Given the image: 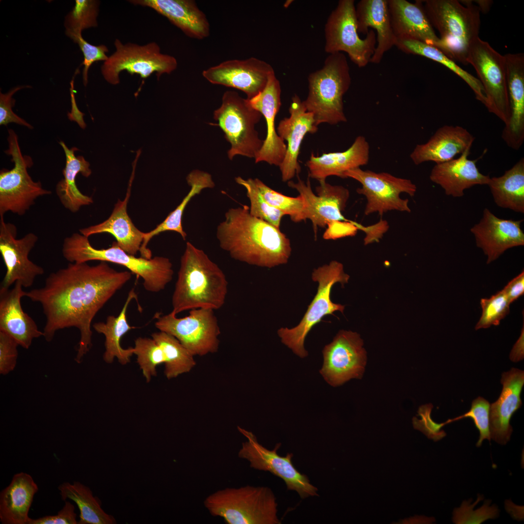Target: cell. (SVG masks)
<instances>
[{"label":"cell","mask_w":524,"mask_h":524,"mask_svg":"<svg viewBox=\"0 0 524 524\" xmlns=\"http://www.w3.org/2000/svg\"><path fill=\"white\" fill-rule=\"evenodd\" d=\"M65 501L64 506L56 515L31 518L28 524H78L74 506L69 501Z\"/></svg>","instance_id":"52"},{"label":"cell","mask_w":524,"mask_h":524,"mask_svg":"<svg viewBox=\"0 0 524 524\" xmlns=\"http://www.w3.org/2000/svg\"><path fill=\"white\" fill-rule=\"evenodd\" d=\"M38 487L25 472L14 475L9 485L0 493V521L2 524H28V514Z\"/></svg>","instance_id":"34"},{"label":"cell","mask_w":524,"mask_h":524,"mask_svg":"<svg viewBox=\"0 0 524 524\" xmlns=\"http://www.w3.org/2000/svg\"><path fill=\"white\" fill-rule=\"evenodd\" d=\"M273 72L274 69L268 63L250 57L224 61L203 70L202 76L212 84L240 90L250 99L263 90Z\"/></svg>","instance_id":"20"},{"label":"cell","mask_w":524,"mask_h":524,"mask_svg":"<svg viewBox=\"0 0 524 524\" xmlns=\"http://www.w3.org/2000/svg\"><path fill=\"white\" fill-rule=\"evenodd\" d=\"M290 116L281 120L277 127L278 136L287 141V150L279 166L283 182L290 181L301 171L298 158L305 136L318 130L313 114L308 111L304 101L296 95L292 98L289 108Z\"/></svg>","instance_id":"21"},{"label":"cell","mask_w":524,"mask_h":524,"mask_svg":"<svg viewBox=\"0 0 524 524\" xmlns=\"http://www.w3.org/2000/svg\"><path fill=\"white\" fill-rule=\"evenodd\" d=\"M254 181L264 199L271 206L289 215L293 222L307 219L305 202L300 195L295 197L286 196L270 188L258 178L254 179Z\"/></svg>","instance_id":"42"},{"label":"cell","mask_w":524,"mask_h":524,"mask_svg":"<svg viewBox=\"0 0 524 524\" xmlns=\"http://www.w3.org/2000/svg\"><path fill=\"white\" fill-rule=\"evenodd\" d=\"M61 498L74 501L80 512L78 524H115V517L101 508L100 499L93 495L90 489L79 481L65 482L58 487Z\"/></svg>","instance_id":"39"},{"label":"cell","mask_w":524,"mask_h":524,"mask_svg":"<svg viewBox=\"0 0 524 524\" xmlns=\"http://www.w3.org/2000/svg\"><path fill=\"white\" fill-rule=\"evenodd\" d=\"M136 297L137 295L132 288L117 316L109 315L105 322H98L93 325L94 329L105 337L103 359L107 363H112L114 359L116 358L121 364L126 365L130 362L131 358L133 355V347L123 348L120 344V341L126 333L135 328L129 324L126 313L129 304Z\"/></svg>","instance_id":"36"},{"label":"cell","mask_w":524,"mask_h":524,"mask_svg":"<svg viewBox=\"0 0 524 524\" xmlns=\"http://www.w3.org/2000/svg\"><path fill=\"white\" fill-rule=\"evenodd\" d=\"M216 234L223 250L233 259L249 264L272 268L286 263L291 254L285 234L251 215L246 205L228 209Z\"/></svg>","instance_id":"2"},{"label":"cell","mask_w":524,"mask_h":524,"mask_svg":"<svg viewBox=\"0 0 524 524\" xmlns=\"http://www.w3.org/2000/svg\"><path fill=\"white\" fill-rule=\"evenodd\" d=\"M480 304L482 313L475 325V330L499 325L510 312V303L503 290L489 298H481Z\"/></svg>","instance_id":"46"},{"label":"cell","mask_w":524,"mask_h":524,"mask_svg":"<svg viewBox=\"0 0 524 524\" xmlns=\"http://www.w3.org/2000/svg\"><path fill=\"white\" fill-rule=\"evenodd\" d=\"M369 156V143L365 137L360 135L344 151L324 153L319 156L311 153L306 165L309 169V177L319 181H326L330 176L344 178L346 171L367 164Z\"/></svg>","instance_id":"30"},{"label":"cell","mask_w":524,"mask_h":524,"mask_svg":"<svg viewBox=\"0 0 524 524\" xmlns=\"http://www.w3.org/2000/svg\"><path fill=\"white\" fill-rule=\"evenodd\" d=\"M432 406L426 404L421 406L418 411V415L421 417L418 419L416 417L412 419L414 428L425 434L428 438L437 441L445 435V432L440 429L444 425L443 423L437 424L432 421L430 413Z\"/></svg>","instance_id":"50"},{"label":"cell","mask_w":524,"mask_h":524,"mask_svg":"<svg viewBox=\"0 0 524 524\" xmlns=\"http://www.w3.org/2000/svg\"><path fill=\"white\" fill-rule=\"evenodd\" d=\"M106 262L95 265L69 262L51 273L41 287L25 291V296L41 304L46 318L43 337L48 342L66 328H77L80 339L75 360L81 363L92 346L91 324L95 316L131 278Z\"/></svg>","instance_id":"1"},{"label":"cell","mask_w":524,"mask_h":524,"mask_svg":"<svg viewBox=\"0 0 524 524\" xmlns=\"http://www.w3.org/2000/svg\"><path fill=\"white\" fill-rule=\"evenodd\" d=\"M503 388L498 399L490 408L491 438L500 444L510 438L512 428L509 422L513 413L522 404L520 394L524 384V371L512 368L502 374Z\"/></svg>","instance_id":"25"},{"label":"cell","mask_w":524,"mask_h":524,"mask_svg":"<svg viewBox=\"0 0 524 524\" xmlns=\"http://www.w3.org/2000/svg\"><path fill=\"white\" fill-rule=\"evenodd\" d=\"M59 144L65 152L66 162L63 170L64 178L57 184L56 192L63 206L70 212L75 213L82 207L93 203V198L81 193L76 183V178L78 174L88 177L92 171L89 168V163L83 156H75V152L78 150L77 148L73 147L69 149L61 141Z\"/></svg>","instance_id":"35"},{"label":"cell","mask_w":524,"mask_h":524,"mask_svg":"<svg viewBox=\"0 0 524 524\" xmlns=\"http://www.w3.org/2000/svg\"><path fill=\"white\" fill-rule=\"evenodd\" d=\"M393 33L396 40L411 39L437 48L436 35L424 10L422 0H388Z\"/></svg>","instance_id":"28"},{"label":"cell","mask_w":524,"mask_h":524,"mask_svg":"<svg viewBox=\"0 0 524 524\" xmlns=\"http://www.w3.org/2000/svg\"><path fill=\"white\" fill-rule=\"evenodd\" d=\"M510 304L518 299L524 293V272L511 280L503 289Z\"/></svg>","instance_id":"53"},{"label":"cell","mask_w":524,"mask_h":524,"mask_svg":"<svg viewBox=\"0 0 524 524\" xmlns=\"http://www.w3.org/2000/svg\"><path fill=\"white\" fill-rule=\"evenodd\" d=\"M298 177L297 182L288 181L289 187L295 189L303 198L306 218L311 220L314 229L324 228L337 222H352L343 214L349 197V192L341 185H332L326 181H319L312 191L309 178L305 182Z\"/></svg>","instance_id":"19"},{"label":"cell","mask_w":524,"mask_h":524,"mask_svg":"<svg viewBox=\"0 0 524 524\" xmlns=\"http://www.w3.org/2000/svg\"><path fill=\"white\" fill-rule=\"evenodd\" d=\"M504 57L510 116L502 138L508 147L519 150L524 141V54L508 53Z\"/></svg>","instance_id":"24"},{"label":"cell","mask_w":524,"mask_h":524,"mask_svg":"<svg viewBox=\"0 0 524 524\" xmlns=\"http://www.w3.org/2000/svg\"><path fill=\"white\" fill-rule=\"evenodd\" d=\"M470 149L459 158L436 164L432 168L430 180L440 186L446 195L460 197L466 189L476 185H488L491 178L479 172L476 160L468 159Z\"/></svg>","instance_id":"29"},{"label":"cell","mask_w":524,"mask_h":524,"mask_svg":"<svg viewBox=\"0 0 524 524\" xmlns=\"http://www.w3.org/2000/svg\"><path fill=\"white\" fill-rule=\"evenodd\" d=\"M17 229L0 218V253L6 267L0 287L9 288L18 281L25 288L31 287L36 278L44 273V269L29 258L38 241L33 232L16 239Z\"/></svg>","instance_id":"17"},{"label":"cell","mask_w":524,"mask_h":524,"mask_svg":"<svg viewBox=\"0 0 524 524\" xmlns=\"http://www.w3.org/2000/svg\"><path fill=\"white\" fill-rule=\"evenodd\" d=\"M522 222L499 218L488 208L484 209L479 222L470 230L476 246L487 256V264L495 261L507 250L524 245Z\"/></svg>","instance_id":"23"},{"label":"cell","mask_w":524,"mask_h":524,"mask_svg":"<svg viewBox=\"0 0 524 524\" xmlns=\"http://www.w3.org/2000/svg\"><path fill=\"white\" fill-rule=\"evenodd\" d=\"M181 318L171 311L156 317L155 327L175 337L193 356L217 351L220 334L213 310L196 309Z\"/></svg>","instance_id":"13"},{"label":"cell","mask_w":524,"mask_h":524,"mask_svg":"<svg viewBox=\"0 0 524 524\" xmlns=\"http://www.w3.org/2000/svg\"><path fill=\"white\" fill-rule=\"evenodd\" d=\"M204 505L228 524H280L276 497L267 487L226 488L209 495Z\"/></svg>","instance_id":"7"},{"label":"cell","mask_w":524,"mask_h":524,"mask_svg":"<svg viewBox=\"0 0 524 524\" xmlns=\"http://www.w3.org/2000/svg\"><path fill=\"white\" fill-rule=\"evenodd\" d=\"M349 278V276L344 272L343 264L336 261L314 269L312 279L318 283L317 292L304 316L296 327L281 328L278 331L282 343L295 354L302 358L306 357L308 352L304 344L309 332L325 316L332 314L336 311L343 312L344 306L333 303L330 293L334 284L340 282L344 285L348 282Z\"/></svg>","instance_id":"8"},{"label":"cell","mask_w":524,"mask_h":524,"mask_svg":"<svg viewBox=\"0 0 524 524\" xmlns=\"http://www.w3.org/2000/svg\"><path fill=\"white\" fill-rule=\"evenodd\" d=\"M248 100L251 106L263 116L267 127L266 136L254 158L255 163L265 162L279 167L284 160L287 146L275 128V118L281 102L280 84L275 71L269 75L263 90Z\"/></svg>","instance_id":"22"},{"label":"cell","mask_w":524,"mask_h":524,"mask_svg":"<svg viewBox=\"0 0 524 524\" xmlns=\"http://www.w3.org/2000/svg\"><path fill=\"white\" fill-rule=\"evenodd\" d=\"M475 139L463 127L444 125L426 143L417 145L411 152L410 158L416 165L430 161L436 164L445 162L471 148Z\"/></svg>","instance_id":"27"},{"label":"cell","mask_w":524,"mask_h":524,"mask_svg":"<svg viewBox=\"0 0 524 524\" xmlns=\"http://www.w3.org/2000/svg\"><path fill=\"white\" fill-rule=\"evenodd\" d=\"M74 42L77 43L83 55L82 78L83 84L86 86L88 82V73L91 66L95 62L106 61L108 57L106 53L108 52L107 47L104 45L95 46L85 40L80 34H70L67 35Z\"/></svg>","instance_id":"48"},{"label":"cell","mask_w":524,"mask_h":524,"mask_svg":"<svg viewBox=\"0 0 524 524\" xmlns=\"http://www.w3.org/2000/svg\"><path fill=\"white\" fill-rule=\"evenodd\" d=\"M351 82L348 62L342 52L329 54L323 67L309 75L308 95L303 101L317 126L346 122L343 97Z\"/></svg>","instance_id":"6"},{"label":"cell","mask_w":524,"mask_h":524,"mask_svg":"<svg viewBox=\"0 0 524 524\" xmlns=\"http://www.w3.org/2000/svg\"><path fill=\"white\" fill-rule=\"evenodd\" d=\"M396 46L404 53L418 55L443 65L461 78L474 92L475 98L487 108V99L484 89L479 80L459 67L436 47L411 39L396 40Z\"/></svg>","instance_id":"40"},{"label":"cell","mask_w":524,"mask_h":524,"mask_svg":"<svg viewBox=\"0 0 524 524\" xmlns=\"http://www.w3.org/2000/svg\"><path fill=\"white\" fill-rule=\"evenodd\" d=\"M134 172L133 169L126 196L123 200H118L110 216L101 223L79 229L80 233L87 237L99 233L111 234L121 248L132 255L140 251L145 233L135 226L127 213Z\"/></svg>","instance_id":"31"},{"label":"cell","mask_w":524,"mask_h":524,"mask_svg":"<svg viewBox=\"0 0 524 524\" xmlns=\"http://www.w3.org/2000/svg\"><path fill=\"white\" fill-rule=\"evenodd\" d=\"M467 62L475 70L484 89L489 112L506 125L510 110L504 55L478 37L469 49Z\"/></svg>","instance_id":"14"},{"label":"cell","mask_w":524,"mask_h":524,"mask_svg":"<svg viewBox=\"0 0 524 524\" xmlns=\"http://www.w3.org/2000/svg\"><path fill=\"white\" fill-rule=\"evenodd\" d=\"M186 180L191 189L181 202L154 229L149 232H145L139 251L141 257L147 259L151 258V252L147 248V245L153 237L161 232L165 231H175L179 233L183 240H186L187 234L183 229L182 218L187 205L195 196L199 194L203 189L212 188L215 186L211 175L208 173L199 170L192 171L188 174Z\"/></svg>","instance_id":"37"},{"label":"cell","mask_w":524,"mask_h":524,"mask_svg":"<svg viewBox=\"0 0 524 524\" xmlns=\"http://www.w3.org/2000/svg\"><path fill=\"white\" fill-rule=\"evenodd\" d=\"M355 9L359 33L366 34L369 28L376 31L377 44L370 63L378 64L396 42L391 25L388 0H361Z\"/></svg>","instance_id":"33"},{"label":"cell","mask_w":524,"mask_h":524,"mask_svg":"<svg viewBox=\"0 0 524 524\" xmlns=\"http://www.w3.org/2000/svg\"><path fill=\"white\" fill-rule=\"evenodd\" d=\"M133 349L143 375L149 382L157 375V366L164 363L163 351L152 338L141 337L135 340Z\"/></svg>","instance_id":"44"},{"label":"cell","mask_w":524,"mask_h":524,"mask_svg":"<svg viewBox=\"0 0 524 524\" xmlns=\"http://www.w3.org/2000/svg\"><path fill=\"white\" fill-rule=\"evenodd\" d=\"M228 285L218 265L203 250L187 242L172 295L171 312L177 315L196 309H219L225 303Z\"/></svg>","instance_id":"3"},{"label":"cell","mask_w":524,"mask_h":524,"mask_svg":"<svg viewBox=\"0 0 524 524\" xmlns=\"http://www.w3.org/2000/svg\"><path fill=\"white\" fill-rule=\"evenodd\" d=\"M134 5L149 7L166 17L190 37L202 39L210 34L205 14L192 0H131Z\"/></svg>","instance_id":"32"},{"label":"cell","mask_w":524,"mask_h":524,"mask_svg":"<svg viewBox=\"0 0 524 524\" xmlns=\"http://www.w3.org/2000/svg\"><path fill=\"white\" fill-rule=\"evenodd\" d=\"M99 1L76 0L72 10L65 18L66 35L82 33V30L97 26Z\"/></svg>","instance_id":"45"},{"label":"cell","mask_w":524,"mask_h":524,"mask_svg":"<svg viewBox=\"0 0 524 524\" xmlns=\"http://www.w3.org/2000/svg\"><path fill=\"white\" fill-rule=\"evenodd\" d=\"M18 343L7 333L0 331V374L6 375L14 370L18 357Z\"/></svg>","instance_id":"49"},{"label":"cell","mask_w":524,"mask_h":524,"mask_svg":"<svg viewBox=\"0 0 524 524\" xmlns=\"http://www.w3.org/2000/svg\"><path fill=\"white\" fill-rule=\"evenodd\" d=\"M114 45L115 52L108 57L101 67L102 76L110 84L119 83L120 74L125 70L131 75H139L143 80L155 73L159 79L163 74H170L177 67L176 59L162 53L159 46L155 42L144 45L131 43L122 44L116 39Z\"/></svg>","instance_id":"12"},{"label":"cell","mask_w":524,"mask_h":524,"mask_svg":"<svg viewBox=\"0 0 524 524\" xmlns=\"http://www.w3.org/2000/svg\"><path fill=\"white\" fill-rule=\"evenodd\" d=\"M8 132L9 147L4 152L12 156L14 166L10 170L2 169L0 171V218H3L8 212L23 215L37 198L51 194L40 181L32 180L27 171L33 165L32 159L22 155L15 132L12 129Z\"/></svg>","instance_id":"10"},{"label":"cell","mask_w":524,"mask_h":524,"mask_svg":"<svg viewBox=\"0 0 524 524\" xmlns=\"http://www.w3.org/2000/svg\"><path fill=\"white\" fill-rule=\"evenodd\" d=\"M433 29L440 34L436 48L453 61L468 65L469 49L479 37L480 10L472 1L422 0Z\"/></svg>","instance_id":"4"},{"label":"cell","mask_w":524,"mask_h":524,"mask_svg":"<svg viewBox=\"0 0 524 524\" xmlns=\"http://www.w3.org/2000/svg\"><path fill=\"white\" fill-rule=\"evenodd\" d=\"M324 31L326 52H345L359 67L370 63L377 46L376 34L370 30L364 38L359 36L354 0L338 1L328 18Z\"/></svg>","instance_id":"11"},{"label":"cell","mask_w":524,"mask_h":524,"mask_svg":"<svg viewBox=\"0 0 524 524\" xmlns=\"http://www.w3.org/2000/svg\"><path fill=\"white\" fill-rule=\"evenodd\" d=\"M17 281L12 288H0V331L12 337L25 349L33 341L43 336L34 320L23 310L21 299L25 291Z\"/></svg>","instance_id":"26"},{"label":"cell","mask_w":524,"mask_h":524,"mask_svg":"<svg viewBox=\"0 0 524 524\" xmlns=\"http://www.w3.org/2000/svg\"><path fill=\"white\" fill-rule=\"evenodd\" d=\"M238 431L246 438L238 453V457L249 462L250 467L256 470L269 472L281 478L288 490L297 492L301 499L318 496L317 488L311 484L308 477L300 473L292 462L293 454L288 453L285 457L277 453L280 443L272 450L260 444L252 432L238 426Z\"/></svg>","instance_id":"16"},{"label":"cell","mask_w":524,"mask_h":524,"mask_svg":"<svg viewBox=\"0 0 524 524\" xmlns=\"http://www.w3.org/2000/svg\"><path fill=\"white\" fill-rule=\"evenodd\" d=\"M29 86H18L11 89L6 94L0 93V125L7 126L11 123L24 126L32 129L33 127L23 118L16 115L12 110L16 100L12 96L17 91Z\"/></svg>","instance_id":"51"},{"label":"cell","mask_w":524,"mask_h":524,"mask_svg":"<svg viewBox=\"0 0 524 524\" xmlns=\"http://www.w3.org/2000/svg\"><path fill=\"white\" fill-rule=\"evenodd\" d=\"M524 328L523 325L520 336L514 345L510 353V359L514 362L519 361L524 359Z\"/></svg>","instance_id":"54"},{"label":"cell","mask_w":524,"mask_h":524,"mask_svg":"<svg viewBox=\"0 0 524 524\" xmlns=\"http://www.w3.org/2000/svg\"><path fill=\"white\" fill-rule=\"evenodd\" d=\"M359 182L361 187L357 192L366 198L365 215L378 213L380 215L388 211H398L410 213L409 200L400 197L405 193L414 196L417 187L410 180L395 177L386 172L376 173L363 170L360 167L349 170L344 174Z\"/></svg>","instance_id":"15"},{"label":"cell","mask_w":524,"mask_h":524,"mask_svg":"<svg viewBox=\"0 0 524 524\" xmlns=\"http://www.w3.org/2000/svg\"><path fill=\"white\" fill-rule=\"evenodd\" d=\"M262 116L237 92L227 91L224 93L222 104L214 111L213 118L231 145L228 152L230 160L237 155L255 158L263 144L255 129Z\"/></svg>","instance_id":"9"},{"label":"cell","mask_w":524,"mask_h":524,"mask_svg":"<svg viewBox=\"0 0 524 524\" xmlns=\"http://www.w3.org/2000/svg\"><path fill=\"white\" fill-rule=\"evenodd\" d=\"M235 180L238 184L245 187L246 191V195L250 204V214L280 229L281 219L285 214L266 202L256 185L254 179L249 178L245 180L241 177H237Z\"/></svg>","instance_id":"43"},{"label":"cell","mask_w":524,"mask_h":524,"mask_svg":"<svg viewBox=\"0 0 524 524\" xmlns=\"http://www.w3.org/2000/svg\"><path fill=\"white\" fill-rule=\"evenodd\" d=\"M151 336L163 351L164 374L167 379L189 372L195 366L194 356L173 336L160 331Z\"/></svg>","instance_id":"41"},{"label":"cell","mask_w":524,"mask_h":524,"mask_svg":"<svg viewBox=\"0 0 524 524\" xmlns=\"http://www.w3.org/2000/svg\"><path fill=\"white\" fill-rule=\"evenodd\" d=\"M488 185L498 206L524 213V158L503 175L491 178Z\"/></svg>","instance_id":"38"},{"label":"cell","mask_w":524,"mask_h":524,"mask_svg":"<svg viewBox=\"0 0 524 524\" xmlns=\"http://www.w3.org/2000/svg\"><path fill=\"white\" fill-rule=\"evenodd\" d=\"M480 12H487L489 10L492 1L491 0H476Z\"/></svg>","instance_id":"55"},{"label":"cell","mask_w":524,"mask_h":524,"mask_svg":"<svg viewBox=\"0 0 524 524\" xmlns=\"http://www.w3.org/2000/svg\"><path fill=\"white\" fill-rule=\"evenodd\" d=\"M490 405L485 399L480 396L474 400L470 410L464 414L453 419L448 420L449 423L459 419L470 417L472 418L476 427L479 432V439L476 446L479 447L485 439L491 440L489 415Z\"/></svg>","instance_id":"47"},{"label":"cell","mask_w":524,"mask_h":524,"mask_svg":"<svg viewBox=\"0 0 524 524\" xmlns=\"http://www.w3.org/2000/svg\"><path fill=\"white\" fill-rule=\"evenodd\" d=\"M360 335L340 330L323 350L324 362L320 373L332 386H340L351 378L362 377L366 352Z\"/></svg>","instance_id":"18"},{"label":"cell","mask_w":524,"mask_h":524,"mask_svg":"<svg viewBox=\"0 0 524 524\" xmlns=\"http://www.w3.org/2000/svg\"><path fill=\"white\" fill-rule=\"evenodd\" d=\"M62 254L69 262L99 261L122 265L141 277L145 289L151 293L163 290L172 280L174 274L172 263L166 257H136L123 250L116 241L108 248L98 249L91 245L88 237L78 232L64 239Z\"/></svg>","instance_id":"5"}]
</instances>
